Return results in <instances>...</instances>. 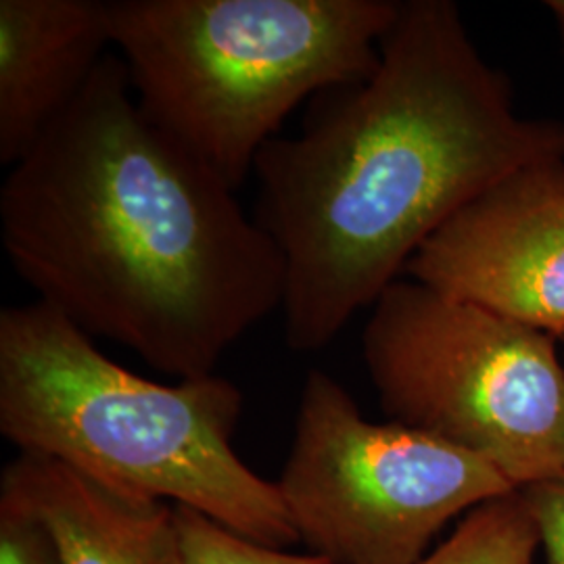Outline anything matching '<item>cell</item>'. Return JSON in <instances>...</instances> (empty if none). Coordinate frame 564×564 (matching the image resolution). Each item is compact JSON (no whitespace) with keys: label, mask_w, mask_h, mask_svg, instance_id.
I'll use <instances>...</instances> for the list:
<instances>
[{"label":"cell","mask_w":564,"mask_h":564,"mask_svg":"<svg viewBox=\"0 0 564 564\" xmlns=\"http://www.w3.org/2000/svg\"><path fill=\"white\" fill-rule=\"evenodd\" d=\"M276 487L300 544L328 564H416L454 519L517 489L466 449L364 419L316 368Z\"/></svg>","instance_id":"obj_6"},{"label":"cell","mask_w":564,"mask_h":564,"mask_svg":"<svg viewBox=\"0 0 564 564\" xmlns=\"http://www.w3.org/2000/svg\"><path fill=\"white\" fill-rule=\"evenodd\" d=\"M0 564H63L48 527L7 489H0Z\"/></svg>","instance_id":"obj_12"},{"label":"cell","mask_w":564,"mask_h":564,"mask_svg":"<svg viewBox=\"0 0 564 564\" xmlns=\"http://www.w3.org/2000/svg\"><path fill=\"white\" fill-rule=\"evenodd\" d=\"M182 564H328L310 552L251 542L195 510L174 506Z\"/></svg>","instance_id":"obj_11"},{"label":"cell","mask_w":564,"mask_h":564,"mask_svg":"<svg viewBox=\"0 0 564 564\" xmlns=\"http://www.w3.org/2000/svg\"><path fill=\"white\" fill-rule=\"evenodd\" d=\"M0 237L39 302L181 381L284 303L279 245L144 116L120 55L11 165Z\"/></svg>","instance_id":"obj_2"},{"label":"cell","mask_w":564,"mask_h":564,"mask_svg":"<svg viewBox=\"0 0 564 564\" xmlns=\"http://www.w3.org/2000/svg\"><path fill=\"white\" fill-rule=\"evenodd\" d=\"M242 403L241 389L218 375L142 379L46 303L0 312V433L20 452L286 550L300 540L276 481L232 445Z\"/></svg>","instance_id":"obj_3"},{"label":"cell","mask_w":564,"mask_h":564,"mask_svg":"<svg viewBox=\"0 0 564 564\" xmlns=\"http://www.w3.org/2000/svg\"><path fill=\"white\" fill-rule=\"evenodd\" d=\"M144 116L232 191L302 105L364 82L400 0H109Z\"/></svg>","instance_id":"obj_4"},{"label":"cell","mask_w":564,"mask_h":564,"mask_svg":"<svg viewBox=\"0 0 564 564\" xmlns=\"http://www.w3.org/2000/svg\"><path fill=\"white\" fill-rule=\"evenodd\" d=\"M0 489L41 517L63 564H182L172 505L123 496L59 460L23 452L4 466Z\"/></svg>","instance_id":"obj_9"},{"label":"cell","mask_w":564,"mask_h":564,"mask_svg":"<svg viewBox=\"0 0 564 564\" xmlns=\"http://www.w3.org/2000/svg\"><path fill=\"white\" fill-rule=\"evenodd\" d=\"M403 274L564 341V158L529 163L487 188Z\"/></svg>","instance_id":"obj_7"},{"label":"cell","mask_w":564,"mask_h":564,"mask_svg":"<svg viewBox=\"0 0 564 564\" xmlns=\"http://www.w3.org/2000/svg\"><path fill=\"white\" fill-rule=\"evenodd\" d=\"M519 491L538 527L545 563L564 564V468Z\"/></svg>","instance_id":"obj_13"},{"label":"cell","mask_w":564,"mask_h":564,"mask_svg":"<svg viewBox=\"0 0 564 564\" xmlns=\"http://www.w3.org/2000/svg\"><path fill=\"white\" fill-rule=\"evenodd\" d=\"M545 9L550 11L552 20L556 23V32H558V39H561V48H563L564 57V0H547Z\"/></svg>","instance_id":"obj_14"},{"label":"cell","mask_w":564,"mask_h":564,"mask_svg":"<svg viewBox=\"0 0 564 564\" xmlns=\"http://www.w3.org/2000/svg\"><path fill=\"white\" fill-rule=\"evenodd\" d=\"M109 44L107 0H0V162H20L78 101Z\"/></svg>","instance_id":"obj_8"},{"label":"cell","mask_w":564,"mask_h":564,"mask_svg":"<svg viewBox=\"0 0 564 564\" xmlns=\"http://www.w3.org/2000/svg\"><path fill=\"white\" fill-rule=\"evenodd\" d=\"M547 158H564V121L517 111L460 7L400 2L377 69L318 95L302 132L272 139L253 167V218L286 268V345H330L449 218Z\"/></svg>","instance_id":"obj_1"},{"label":"cell","mask_w":564,"mask_h":564,"mask_svg":"<svg viewBox=\"0 0 564 564\" xmlns=\"http://www.w3.org/2000/svg\"><path fill=\"white\" fill-rule=\"evenodd\" d=\"M538 527L519 489L477 506L416 564H533Z\"/></svg>","instance_id":"obj_10"},{"label":"cell","mask_w":564,"mask_h":564,"mask_svg":"<svg viewBox=\"0 0 564 564\" xmlns=\"http://www.w3.org/2000/svg\"><path fill=\"white\" fill-rule=\"evenodd\" d=\"M362 356L389 421L484 458L517 489L563 470L556 337L400 279L370 307Z\"/></svg>","instance_id":"obj_5"}]
</instances>
